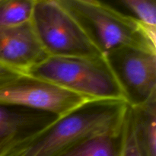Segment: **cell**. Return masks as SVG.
<instances>
[{"label":"cell","instance_id":"6da1fadb","mask_svg":"<svg viewBox=\"0 0 156 156\" xmlns=\"http://www.w3.org/2000/svg\"><path fill=\"white\" fill-rule=\"evenodd\" d=\"M128 104L90 100L35 133L0 148V156H61L92 137L120 133Z\"/></svg>","mask_w":156,"mask_h":156},{"label":"cell","instance_id":"7a4b0ae2","mask_svg":"<svg viewBox=\"0 0 156 156\" xmlns=\"http://www.w3.org/2000/svg\"><path fill=\"white\" fill-rule=\"evenodd\" d=\"M79 21L104 55L121 47L156 53V28L134 16L124 15L101 2L59 0Z\"/></svg>","mask_w":156,"mask_h":156},{"label":"cell","instance_id":"3957f363","mask_svg":"<svg viewBox=\"0 0 156 156\" xmlns=\"http://www.w3.org/2000/svg\"><path fill=\"white\" fill-rule=\"evenodd\" d=\"M26 75L47 81L91 100H123L124 94L105 55L49 56Z\"/></svg>","mask_w":156,"mask_h":156},{"label":"cell","instance_id":"277c9868","mask_svg":"<svg viewBox=\"0 0 156 156\" xmlns=\"http://www.w3.org/2000/svg\"><path fill=\"white\" fill-rule=\"evenodd\" d=\"M31 23L49 56L96 57L104 55L59 0H37Z\"/></svg>","mask_w":156,"mask_h":156},{"label":"cell","instance_id":"5b68a950","mask_svg":"<svg viewBox=\"0 0 156 156\" xmlns=\"http://www.w3.org/2000/svg\"><path fill=\"white\" fill-rule=\"evenodd\" d=\"M90 100L51 82L26 74L0 85V105L36 110L57 117L72 112Z\"/></svg>","mask_w":156,"mask_h":156},{"label":"cell","instance_id":"8992f818","mask_svg":"<svg viewBox=\"0 0 156 156\" xmlns=\"http://www.w3.org/2000/svg\"><path fill=\"white\" fill-rule=\"evenodd\" d=\"M130 107L156 96V53L121 47L105 54Z\"/></svg>","mask_w":156,"mask_h":156},{"label":"cell","instance_id":"52a82bcc","mask_svg":"<svg viewBox=\"0 0 156 156\" xmlns=\"http://www.w3.org/2000/svg\"><path fill=\"white\" fill-rule=\"evenodd\" d=\"M48 56L31 21L0 28V62L12 69L27 74Z\"/></svg>","mask_w":156,"mask_h":156},{"label":"cell","instance_id":"ba28073f","mask_svg":"<svg viewBox=\"0 0 156 156\" xmlns=\"http://www.w3.org/2000/svg\"><path fill=\"white\" fill-rule=\"evenodd\" d=\"M41 112L28 108L0 105V147L34 133L42 127Z\"/></svg>","mask_w":156,"mask_h":156},{"label":"cell","instance_id":"9c48e42d","mask_svg":"<svg viewBox=\"0 0 156 156\" xmlns=\"http://www.w3.org/2000/svg\"><path fill=\"white\" fill-rule=\"evenodd\" d=\"M130 108L143 156H156V96L144 105Z\"/></svg>","mask_w":156,"mask_h":156},{"label":"cell","instance_id":"30bf717a","mask_svg":"<svg viewBox=\"0 0 156 156\" xmlns=\"http://www.w3.org/2000/svg\"><path fill=\"white\" fill-rule=\"evenodd\" d=\"M120 134L92 137L61 156H120Z\"/></svg>","mask_w":156,"mask_h":156},{"label":"cell","instance_id":"8fae6325","mask_svg":"<svg viewBox=\"0 0 156 156\" xmlns=\"http://www.w3.org/2000/svg\"><path fill=\"white\" fill-rule=\"evenodd\" d=\"M37 0H0V28L31 21Z\"/></svg>","mask_w":156,"mask_h":156},{"label":"cell","instance_id":"7c38bea8","mask_svg":"<svg viewBox=\"0 0 156 156\" xmlns=\"http://www.w3.org/2000/svg\"><path fill=\"white\" fill-rule=\"evenodd\" d=\"M120 142V156H143L137 142L132 109L129 105L122 125Z\"/></svg>","mask_w":156,"mask_h":156},{"label":"cell","instance_id":"4fadbf2b","mask_svg":"<svg viewBox=\"0 0 156 156\" xmlns=\"http://www.w3.org/2000/svg\"><path fill=\"white\" fill-rule=\"evenodd\" d=\"M135 18L149 27L156 28L155 0H121Z\"/></svg>","mask_w":156,"mask_h":156},{"label":"cell","instance_id":"5bb4252c","mask_svg":"<svg viewBox=\"0 0 156 156\" xmlns=\"http://www.w3.org/2000/svg\"><path fill=\"white\" fill-rule=\"evenodd\" d=\"M21 75H22V73L12 69V68L0 62V85L9 82Z\"/></svg>","mask_w":156,"mask_h":156},{"label":"cell","instance_id":"9a60e30c","mask_svg":"<svg viewBox=\"0 0 156 156\" xmlns=\"http://www.w3.org/2000/svg\"><path fill=\"white\" fill-rule=\"evenodd\" d=\"M77 1L83 2L86 3H91V4H98L101 2L99 0H77Z\"/></svg>","mask_w":156,"mask_h":156}]
</instances>
